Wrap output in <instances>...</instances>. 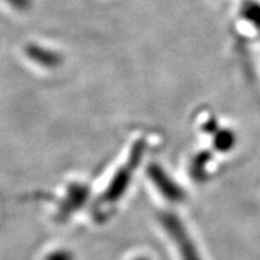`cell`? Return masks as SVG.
Here are the masks:
<instances>
[{
  "instance_id": "ba28073f",
  "label": "cell",
  "mask_w": 260,
  "mask_h": 260,
  "mask_svg": "<svg viewBox=\"0 0 260 260\" xmlns=\"http://www.w3.org/2000/svg\"><path fill=\"white\" fill-rule=\"evenodd\" d=\"M136 260H147V259H144V258H140V259H136Z\"/></svg>"
},
{
  "instance_id": "52a82bcc",
  "label": "cell",
  "mask_w": 260,
  "mask_h": 260,
  "mask_svg": "<svg viewBox=\"0 0 260 260\" xmlns=\"http://www.w3.org/2000/svg\"><path fill=\"white\" fill-rule=\"evenodd\" d=\"M46 260H74V258L69 252L58 251V252H54V253H52V254L48 255Z\"/></svg>"
},
{
  "instance_id": "3957f363",
  "label": "cell",
  "mask_w": 260,
  "mask_h": 260,
  "mask_svg": "<svg viewBox=\"0 0 260 260\" xmlns=\"http://www.w3.org/2000/svg\"><path fill=\"white\" fill-rule=\"evenodd\" d=\"M213 136V147L216 151L222 152V153H226V152L232 151L235 147L237 138L234 130L223 128L218 129L212 135Z\"/></svg>"
},
{
  "instance_id": "7a4b0ae2",
  "label": "cell",
  "mask_w": 260,
  "mask_h": 260,
  "mask_svg": "<svg viewBox=\"0 0 260 260\" xmlns=\"http://www.w3.org/2000/svg\"><path fill=\"white\" fill-rule=\"evenodd\" d=\"M148 176L152 182L158 188V190L167 198L168 200L180 203L184 199V191L181 189L178 184L175 183L170 177L168 176L167 172L159 167V165H151L148 168Z\"/></svg>"
},
{
  "instance_id": "6da1fadb",
  "label": "cell",
  "mask_w": 260,
  "mask_h": 260,
  "mask_svg": "<svg viewBox=\"0 0 260 260\" xmlns=\"http://www.w3.org/2000/svg\"><path fill=\"white\" fill-rule=\"evenodd\" d=\"M162 225L167 228L169 235L172 240H175L176 246L180 252L182 260H201L195 243L191 241L190 236L188 235L187 230L182 225L181 220L176 216L172 214H164L161 217Z\"/></svg>"
},
{
  "instance_id": "5b68a950",
  "label": "cell",
  "mask_w": 260,
  "mask_h": 260,
  "mask_svg": "<svg viewBox=\"0 0 260 260\" xmlns=\"http://www.w3.org/2000/svg\"><path fill=\"white\" fill-rule=\"evenodd\" d=\"M211 160V155L209 152H203V153L198 154L197 157L194 158L193 164H191L190 172L191 176L197 178V180H201L206 175V167L207 162Z\"/></svg>"
},
{
  "instance_id": "277c9868",
  "label": "cell",
  "mask_w": 260,
  "mask_h": 260,
  "mask_svg": "<svg viewBox=\"0 0 260 260\" xmlns=\"http://www.w3.org/2000/svg\"><path fill=\"white\" fill-rule=\"evenodd\" d=\"M240 15L253 27L260 29V3L256 0H243L240 6Z\"/></svg>"
},
{
  "instance_id": "8992f818",
  "label": "cell",
  "mask_w": 260,
  "mask_h": 260,
  "mask_svg": "<svg viewBox=\"0 0 260 260\" xmlns=\"http://www.w3.org/2000/svg\"><path fill=\"white\" fill-rule=\"evenodd\" d=\"M203 130L205 133H207V134L213 135L214 133L218 130V122H217V119L214 118V117H211V118L207 119V121L204 123Z\"/></svg>"
}]
</instances>
